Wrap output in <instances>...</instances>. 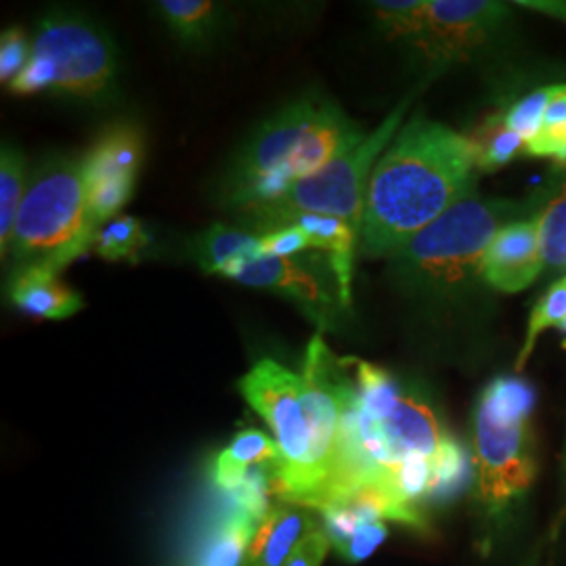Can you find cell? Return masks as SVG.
Here are the masks:
<instances>
[{
  "instance_id": "obj_1",
  "label": "cell",
  "mask_w": 566,
  "mask_h": 566,
  "mask_svg": "<svg viewBox=\"0 0 566 566\" xmlns=\"http://www.w3.org/2000/svg\"><path fill=\"white\" fill-rule=\"evenodd\" d=\"M470 137L416 114L376 164L365 196L361 250L392 256L468 196L476 170Z\"/></svg>"
},
{
  "instance_id": "obj_2",
  "label": "cell",
  "mask_w": 566,
  "mask_h": 566,
  "mask_svg": "<svg viewBox=\"0 0 566 566\" xmlns=\"http://www.w3.org/2000/svg\"><path fill=\"white\" fill-rule=\"evenodd\" d=\"M240 388L282 451L275 493L298 506L317 507L340 437L343 407L336 390L317 376H298L271 359L254 365Z\"/></svg>"
},
{
  "instance_id": "obj_3",
  "label": "cell",
  "mask_w": 566,
  "mask_h": 566,
  "mask_svg": "<svg viewBox=\"0 0 566 566\" xmlns=\"http://www.w3.org/2000/svg\"><path fill=\"white\" fill-rule=\"evenodd\" d=\"M364 130L324 95L285 105L245 142L224 181V200L242 210L280 198L364 142Z\"/></svg>"
},
{
  "instance_id": "obj_4",
  "label": "cell",
  "mask_w": 566,
  "mask_h": 566,
  "mask_svg": "<svg viewBox=\"0 0 566 566\" xmlns=\"http://www.w3.org/2000/svg\"><path fill=\"white\" fill-rule=\"evenodd\" d=\"M533 405V388L523 378H495L479 399L472 441L476 500L486 518H502L535 481Z\"/></svg>"
},
{
  "instance_id": "obj_5",
  "label": "cell",
  "mask_w": 566,
  "mask_h": 566,
  "mask_svg": "<svg viewBox=\"0 0 566 566\" xmlns=\"http://www.w3.org/2000/svg\"><path fill=\"white\" fill-rule=\"evenodd\" d=\"M118 86V51L95 21L72 11L42 18L30 61L9 84L15 95H60L81 102H109Z\"/></svg>"
},
{
  "instance_id": "obj_6",
  "label": "cell",
  "mask_w": 566,
  "mask_h": 566,
  "mask_svg": "<svg viewBox=\"0 0 566 566\" xmlns=\"http://www.w3.org/2000/svg\"><path fill=\"white\" fill-rule=\"evenodd\" d=\"M95 233L86 198L84 156L51 160L28 182L9 256L18 269L46 264L61 271L93 248Z\"/></svg>"
},
{
  "instance_id": "obj_7",
  "label": "cell",
  "mask_w": 566,
  "mask_h": 566,
  "mask_svg": "<svg viewBox=\"0 0 566 566\" xmlns=\"http://www.w3.org/2000/svg\"><path fill=\"white\" fill-rule=\"evenodd\" d=\"M407 105L409 99L399 103L364 142L344 151L343 156L332 160L319 172L290 185L280 198L248 206L240 212L250 219L259 235L271 233L301 214L340 219L361 235L367 185L386 147L401 130Z\"/></svg>"
},
{
  "instance_id": "obj_8",
  "label": "cell",
  "mask_w": 566,
  "mask_h": 566,
  "mask_svg": "<svg viewBox=\"0 0 566 566\" xmlns=\"http://www.w3.org/2000/svg\"><path fill=\"white\" fill-rule=\"evenodd\" d=\"M516 203L468 193L392 254L411 282L455 287L479 275L486 248L516 214Z\"/></svg>"
},
{
  "instance_id": "obj_9",
  "label": "cell",
  "mask_w": 566,
  "mask_h": 566,
  "mask_svg": "<svg viewBox=\"0 0 566 566\" xmlns=\"http://www.w3.org/2000/svg\"><path fill=\"white\" fill-rule=\"evenodd\" d=\"M143 156L142 128L130 122L112 124L84 156L88 212L97 231L133 198Z\"/></svg>"
},
{
  "instance_id": "obj_10",
  "label": "cell",
  "mask_w": 566,
  "mask_h": 566,
  "mask_svg": "<svg viewBox=\"0 0 566 566\" xmlns=\"http://www.w3.org/2000/svg\"><path fill=\"white\" fill-rule=\"evenodd\" d=\"M221 277L275 292L296 304L319 329H327L336 311H344L338 283H329L338 282L332 264L319 266L313 259H254L227 269Z\"/></svg>"
},
{
  "instance_id": "obj_11",
  "label": "cell",
  "mask_w": 566,
  "mask_h": 566,
  "mask_svg": "<svg viewBox=\"0 0 566 566\" xmlns=\"http://www.w3.org/2000/svg\"><path fill=\"white\" fill-rule=\"evenodd\" d=\"M507 15L506 2L428 0L424 36L416 49L432 63L465 60L497 32Z\"/></svg>"
},
{
  "instance_id": "obj_12",
  "label": "cell",
  "mask_w": 566,
  "mask_h": 566,
  "mask_svg": "<svg viewBox=\"0 0 566 566\" xmlns=\"http://www.w3.org/2000/svg\"><path fill=\"white\" fill-rule=\"evenodd\" d=\"M537 219L506 224L486 248L479 275L504 294H518L544 271Z\"/></svg>"
},
{
  "instance_id": "obj_13",
  "label": "cell",
  "mask_w": 566,
  "mask_h": 566,
  "mask_svg": "<svg viewBox=\"0 0 566 566\" xmlns=\"http://www.w3.org/2000/svg\"><path fill=\"white\" fill-rule=\"evenodd\" d=\"M11 301L23 313L41 319H65L81 311V294L60 277V271L46 264L21 266L9 287Z\"/></svg>"
},
{
  "instance_id": "obj_14",
  "label": "cell",
  "mask_w": 566,
  "mask_h": 566,
  "mask_svg": "<svg viewBox=\"0 0 566 566\" xmlns=\"http://www.w3.org/2000/svg\"><path fill=\"white\" fill-rule=\"evenodd\" d=\"M282 464V451L275 441L261 430H242L214 460L212 481L227 493H233L254 468H273L277 474Z\"/></svg>"
},
{
  "instance_id": "obj_15",
  "label": "cell",
  "mask_w": 566,
  "mask_h": 566,
  "mask_svg": "<svg viewBox=\"0 0 566 566\" xmlns=\"http://www.w3.org/2000/svg\"><path fill=\"white\" fill-rule=\"evenodd\" d=\"M313 521L296 510H273L264 518L250 546L248 566H283L311 533Z\"/></svg>"
},
{
  "instance_id": "obj_16",
  "label": "cell",
  "mask_w": 566,
  "mask_h": 566,
  "mask_svg": "<svg viewBox=\"0 0 566 566\" xmlns=\"http://www.w3.org/2000/svg\"><path fill=\"white\" fill-rule=\"evenodd\" d=\"M259 233L212 224L193 243V256L196 263L202 266L203 273L221 277L227 269L259 259Z\"/></svg>"
},
{
  "instance_id": "obj_17",
  "label": "cell",
  "mask_w": 566,
  "mask_h": 566,
  "mask_svg": "<svg viewBox=\"0 0 566 566\" xmlns=\"http://www.w3.org/2000/svg\"><path fill=\"white\" fill-rule=\"evenodd\" d=\"M158 18L168 32L189 46H200L212 41L221 28V15L217 2L208 0H163L154 4Z\"/></svg>"
},
{
  "instance_id": "obj_18",
  "label": "cell",
  "mask_w": 566,
  "mask_h": 566,
  "mask_svg": "<svg viewBox=\"0 0 566 566\" xmlns=\"http://www.w3.org/2000/svg\"><path fill=\"white\" fill-rule=\"evenodd\" d=\"M254 523L256 521L250 514L233 507L206 535L193 566L242 565L243 554L254 533Z\"/></svg>"
},
{
  "instance_id": "obj_19",
  "label": "cell",
  "mask_w": 566,
  "mask_h": 566,
  "mask_svg": "<svg viewBox=\"0 0 566 566\" xmlns=\"http://www.w3.org/2000/svg\"><path fill=\"white\" fill-rule=\"evenodd\" d=\"M25 158L18 147L2 145L0 154V256L7 261L11 238L28 189Z\"/></svg>"
},
{
  "instance_id": "obj_20",
  "label": "cell",
  "mask_w": 566,
  "mask_h": 566,
  "mask_svg": "<svg viewBox=\"0 0 566 566\" xmlns=\"http://www.w3.org/2000/svg\"><path fill=\"white\" fill-rule=\"evenodd\" d=\"M145 245H149L147 229L139 219L128 214H118L107 221L93 240L95 254L107 263H137Z\"/></svg>"
},
{
  "instance_id": "obj_21",
  "label": "cell",
  "mask_w": 566,
  "mask_h": 566,
  "mask_svg": "<svg viewBox=\"0 0 566 566\" xmlns=\"http://www.w3.org/2000/svg\"><path fill=\"white\" fill-rule=\"evenodd\" d=\"M470 142L476 151V166L485 172H493L521 154H526L525 139L507 126L504 114L486 118L479 133L470 137Z\"/></svg>"
},
{
  "instance_id": "obj_22",
  "label": "cell",
  "mask_w": 566,
  "mask_h": 566,
  "mask_svg": "<svg viewBox=\"0 0 566 566\" xmlns=\"http://www.w3.org/2000/svg\"><path fill=\"white\" fill-rule=\"evenodd\" d=\"M376 25L392 41L411 42L424 36L428 0H380L371 2Z\"/></svg>"
},
{
  "instance_id": "obj_23",
  "label": "cell",
  "mask_w": 566,
  "mask_h": 566,
  "mask_svg": "<svg viewBox=\"0 0 566 566\" xmlns=\"http://www.w3.org/2000/svg\"><path fill=\"white\" fill-rule=\"evenodd\" d=\"M566 319V277L549 285L546 294L539 298V303L533 306L531 319L526 325L525 343L516 359V371L525 369L526 361L531 359L539 336L549 329L558 327Z\"/></svg>"
},
{
  "instance_id": "obj_24",
  "label": "cell",
  "mask_w": 566,
  "mask_h": 566,
  "mask_svg": "<svg viewBox=\"0 0 566 566\" xmlns=\"http://www.w3.org/2000/svg\"><path fill=\"white\" fill-rule=\"evenodd\" d=\"M539 248L547 266H566V185L547 202L537 217Z\"/></svg>"
},
{
  "instance_id": "obj_25",
  "label": "cell",
  "mask_w": 566,
  "mask_h": 566,
  "mask_svg": "<svg viewBox=\"0 0 566 566\" xmlns=\"http://www.w3.org/2000/svg\"><path fill=\"white\" fill-rule=\"evenodd\" d=\"M556 86L558 84H552V86H544L535 93H528L523 99L514 103L506 114H504V120L507 126L518 133L526 145L537 139V135L542 133L544 128V118H546V109L554 93H556Z\"/></svg>"
},
{
  "instance_id": "obj_26",
  "label": "cell",
  "mask_w": 566,
  "mask_h": 566,
  "mask_svg": "<svg viewBox=\"0 0 566 566\" xmlns=\"http://www.w3.org/2000/svg\"><path fill=\"white\" fill-rule=\"evenodd\" d=\"M308 248H315V242L303 227L285 224L277 231L261 235L259 259H294Z\"/></svg>"
},
{
  "instance_id": "obj_27",
  "label": "cell",
  "mask_w": 566,
  "mask_h": 566,
  "mask_svg": "<svg viewBox=\"0 0 566 566\" xmlns=\"http://www.w3.org/2000/svg\"><path fill=\"white\" fill-rule=\"evenodd\" d=\"M32 41L21 28H9L0 36V81L11 84L23 72L30 61Z\"/></svg>"
},
{
  "instance_id": "obj_28",
  "label": "cell",
  "mask_w": 566,
  "mask_h": 566,
  "mask_svg": "<svg viewBox=\"0 0 566 566\" xmlns=\"http://www.w3.org/2000/svg\"><path fill=\"white\" fill-rule=\"evenodd\" d=\"M329 546L332 544H329L327 535L319 533V531H313L304 537L301 546L294 549V554L283 566H319L324 563Z\"/></svg>"
},
{
  "instance_id": "obj_29",
  "label": "cell",
  "mask_w": 566,
  "mask_h": 566,
  "mask_svg": "<svg viewBox=\"0 0 566 566\" xmlns=\"http://www.w3.org/2000/svg\"><path fill=\"white\" fill-rule=\"evenodd\" d=\"M566 521V441L565 451H563V464H560V510H558V518L554 525V533H558V528Z\"/></svg>"
},
{
  "instance_id": "obj_30",
  "label": "cell",
  "mask_w": 566,
  "mask_h": 566,
  "mask_svg": "<svg viewBox=\"0 0 566 566\" xmlns=\"http://www.w3.org/2000/svg\"><path fill=\"white\" fill-rule=\"evenodd\" d=\"M552 160L558 164V166H566V147L563 149V151H560V154H556Z\"/></svg>"
},
{
  "instance_id": "obj_31",
  "label": "cell",
  "mask_w": 566,
  "mask_h": 566,
  "mask_svg": "<svg viewBox=\"0 0 566 566\" xmlns=\"http://www.w3.org/2000/svg\"><path fill=\"white\" fill-rule=\"evenodd\" d=\"M558 329H560V332H563V334L566 336V319L563 322V324L558 325Z\"/></svg>"
}]
</instances>
